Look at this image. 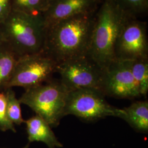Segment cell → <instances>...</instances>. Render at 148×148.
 I'll list each match as a JSON object with an SVG mask.
<instances>
[{"label":"cell","instance_id":"5bb4252c","mask_svg":"<svg viewBox=\"0 0 148 148\" xmlns=\"http://www.w3.org/2000/svg\"><path fill=\"white\" fill-rule=\"evenodd\" d=\"M130 68L140 96L147 97L148 92V58L130 60Z\"/></svg>","mask_w":148,"mask_h":148},{"label":"cell","instance_id":"4fadbf2b","mask_svg":"<svg viewBox=\"0 0 148 148\" xmlns=\"http://www.w3.org/2000/svg\"><path fill=\"white\" fill-rule=\"evenodd\" d=\"M18 59L7 43L3 41L0 44V92L8 88Z\"/></svg>","mask_w":148,"mask_h":148},{"label":"cell","instance_id":"8992f818","mask_svg":"<svg viewBox=\"0 0 148 148\" xmlns=\"http://www.w3.org/2000/svg\"><path fill=\"white\" fill-rule=\"evenodd\" d=\"M56 73L68 92L80 89L101 92L104 70L87 56L58 64Z\"/></svg>","mask_w":148,"mask_h":148},{"label":"cell","instance_id":"44dd1931","mask_svg":"<svg viewBox=\"0 0 148 148\" xmlns=\"http://www.w3.org/2000/svg\"><path fill=\"white\" fill-rule=\"evenodd\" d=\"M29 144H30V143H28L23 148H29Z\"/></svg>","mask_w":148,"mask_h":148},{"label":"cell","instance_id":"e0dca14e","mask_svg":"<svg viewBox=\"0 0 148 148\" xmlns=\"http://www.w3.org/2000/svg\"><path fill=\"white\" fill-rule=\"evenodd\" d=\"M128 14L134 17L145 13L148 9V0H114Z\"/></svg>","mask_w":148,"mask_h":148},{"label":"cell","instance_id":"9c48e42d","mask_svg":"<svg viewBox=\"0 0 148 148\" xmlns=\"http://www.w3.org/2000/svg\"><path fill=\"white\" fill-rule=\"evenodd\" d=\"M101 92L105 96L132 99L140 97L130 60L115 59L104 70Z\"/></svg>","mask_w":148,"mask_h":148},{"label":"cell","instance_id":"ffe728a7","mask_svg":"<svg viewBox=\"0 0 148 148\" xmlns=\"http://www.w3.org/2000/svg\"><path fill=\"white\" fill-rule=\"evenodd\" d=\"M4 41H3V35H2V33L1 32V28H0V44L2 42H3Z\"/></svg>","mask_w":148,"mask_h":148},{"label":"cell","instance_id":"9a60e30c","mask_svg":"<svg viewBox=\"0 0 148 148\" xmlns=\"http://www.w3.org/2000/svg\"><path fill=\"white\" fill-rule=\"evenodd\" d=\"M6 98V111L10 121L16 125H21L24 123L21 114V103L16 97L14 91L12 88H8L4 92Z\"/></svg>","mask_w":148,"mask_h":148},{"label":"cell","instance_id":"3957f363","mask_svg":"<svg viewBox=\"0 0 148 148\" xmlns=\"http://www.w3.org/2000/svg\"><path fill=\"white\" fill-rule=\"evenodd\" d=\"M0 28L3 41L18 58L43 51L46 27L42 14L12 11Z\"/></svg>","mask_w":148,"mask_h":148},{"label":"cell","instance_id":"52a82bcc","mask_svg":"<svg viewBox=\"0 0 148 148\" xmlns=\"http://www.w3.org/2000/svg\"><path fill=\"white\" fill-rule=\"evenodd\" d=\"M57 63L45 52L19 58L8 88L21 87L27 90L53 79Z\"/></svg>","mask_w":148,"mask_h":148},{"label":"cell","instance_id":"6da1fadb","mask_svg":"<svg viewBox=\"0 0 148 148\" xmlns=\"http://www.w3.org/2000/svg\"><path fill=\"white\" fill-rule=\"evenodd\" d=\"M95 13L80 14L46 27L43 52L57 64L87 56L95 22Z\"/></svg>","mask_w":148,"mask_h":148},{"label":"cell","instance_id":"ac0fdd59","mask_svg":"<svg viewBox=\"0 0 148 148\" xmlns=\"http://www.w3.org/2000/svg\"><path fill=\"white\" fill-rule=\"evenodd\" d=\"M0 130L5 132L11 131L16 132L14 125L8 119L6 111V98L5 92H0Z\"/></svg>","mask_w":148,"mask_h":148},{"label":"cell","instance_id":"ba28073f","mask_svg":"<svg viewBox=\"0 0 148 148\" xmlns=\"http://www.w3.org/2000/svg\"><path fill=\"white\" fill-rule=\"evenodd\" d=\"M116 59L133 60L148 58L147 24L132 17L125 23L115 47Z\"/></svg>","mask_w":148,"mask_h":148},{"label":"cell","instance_id":"277c9868","mask_svg":"<svg viewBox=\"0 0 148 148\" xmlns=\"http://www.w3.org/2000/svg\"><path fill=\"white\" fill-rule=\"evenodd\" d=\"M68 93L60 79H52L43 84L25 90L19 100L52 128L57 127L65 116Z\"/></svg>","mask_w":148,"mask_h":148},{"label":"cell","instance_id":"2e32d148","mask_svg":"<svg viewBox=\"0 0 148 148\" xmlns=\"http://www.w3.org/2000/svg\"><path fill=\"white\" fill-rule=\"evenodd\" d=\"M49 0H12V11L30 14H42Z\"/></svg>","mask_w":148,"mask_h":148},{"label":"cell","instance_id":"8fae6325","mask_svg":"<svg viewBox=\"0 0 148 148\" xmlns=\"http://www.w3.org/2000/svg\"><path fill=\"white\" fill-rule=\"evenodd\" d=\"M26 125L29 143L40 142L45 143L48 148H60L63 145L56 137L47 122L37 115L24 121Z\"/></svg>","mask_w":148,"mask_h":148},{"label":"cell","instance_id":"5b68a950","mask_svg":"<svg viewBox=\"0 0 148 148\" xmlns=\"http://www.w3.org/2000/svg\"><path fill=\"white\" fill-rule=\"evenodd\" d=\"M99 90L80 89L68 93L64 115H71L86 121H94L106 117L124 119L125 111L109 104Z\"/></svg>","mask_w":148,"mask_h":148},{"label":"cell","instance_id":"d6986e66","mask_svg":"<svg viewBox=\"0 0 148 148\" xmlns=\"http://www.w3.org/2000/svg\"><path fill=\"white\" fill-rule=\"evenodd\" d=\"M12 11V0H0V24L5 21Z\"/></svg>","mask_w":148,"mask_h":148},{"label":"cell","instance_id":"7c38bea8","mask_svg":"<svg viewBox=\"0 0 148 148\" xmlns=\"http://www.w3.org/2000/svg\"><path fill=\"white\" fill-rule=\"evenodd\" d=\"M124 120L138 132L148 133V101H137L123 109Z\"/></svg>","mask_w":148,"mask_h":148},{"label":"cell","instance_id":"7a4b0ae2","mask_svg":"<svg viewBox=\"0 0 148 148\" xmlns=\"http://www.w3.org/2000/svg\"><path fill=\"white\" fill-rule=\"evenodd\" d=\"M132 17L134 16L128 14L114 0L101 1L95 13L87 54L101 69H106L116 59L115 47L117 39L125 23Z\"/></svg>","mask_w":148,"mask_h":148},{"label":"cell","instance_id":"30bf717a","mask_svg":"<svg viewBox=\"0 0 148 148\" xmlns=\"http://www.w3.org/2000/svg\"><path fill=\"white\" fill-rule=\"evenodd\" d=\"M101 0H49L42 14L46 27L80 14L95 13Z\"/></svg>","mask_w":148,"mask_h":148}]
</instances>
